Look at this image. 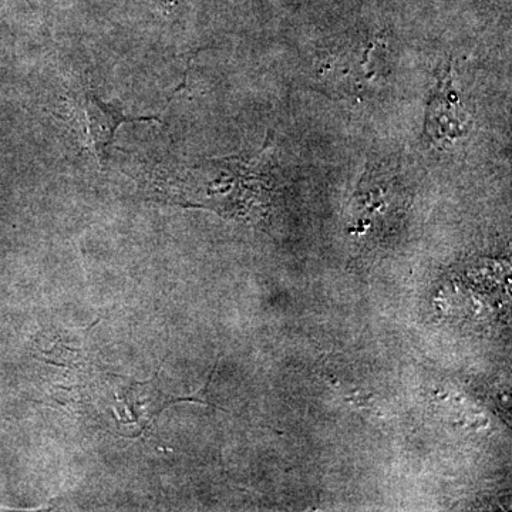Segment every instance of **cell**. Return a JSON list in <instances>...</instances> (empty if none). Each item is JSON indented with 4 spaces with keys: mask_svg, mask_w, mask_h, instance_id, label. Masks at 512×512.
Masks as SVG:
<instances>
[{
    "mask_svg": "<svg viewBox=\"0 0 512 512\" xmlns=\"http://www.w3.org/2000/svg\"><path fill=\"white\" fill-rule=\"evenodd\" d=\"M268 151L266 146L252 158L154 165L146 173L148 197L183 207L207 208L224 217L258 221L269 210L275 190Z\"/></svg>",
    "mask_w": 512,
    "mask_h": 512,
    "instance_id": "cell-1",
    "label": "cell"
},
{
    "mask_svg": "<svg viewBox=\"0 0 512 512\" xmlns=\"http://www.w3.org/2000/svg\"><path fill=\"white\" fill-rule=\"evenodd\" d=\"M66 117L84 150L89 151L101 167L109 164L110 148L121 124L157 120L153 116H127L119 106L104 103L86 86L69 93Z\"/></svg>",
    "mask_w": 512,
    "mask_h": 512,
    "instance_id": "cell-2",
    "label": "cell"
},
{
    "mask_svg": "<svg viewBox=\"0 0 512 512\" xmlns=\"http://www.w3.org/2000/svg\"><path fill=\"white\" fill-rule=\"evenodd\" d=\"M450 72L451 67L448 66L446 72L440 77V83L437 84L436 92L427 110L424 134L431 143H454L466 137L473 124L470 114L464 109L454 89Z\"/></svg>",
    "mask_w": 512,
    "mask_h": 512,
    "instance_id": "cell-3",
    "label": "cell"
},
{
    "mask_svg": "<svg viewBox=\"0 0 512 512\" xmlns=\"http://www.w3.org/2000/svg\"><path fill=\"white\" fill-rule=\"evenodd\" d=\"M183 2V0H161V3H163L164 8L173 9L175 6L178 5V3Z\"/></svg>",
    "mask_w": 512,
    "mask_h": 512,
    "instance_id": "cell-4",
    "label": "cell"
}]
</instances>
